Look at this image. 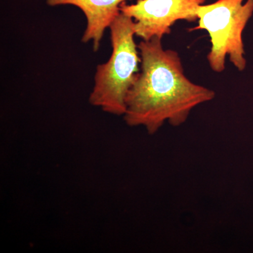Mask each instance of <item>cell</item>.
<instances>
[{
	"mask_svg": "<svg viewBox=\"0 0 253 253\" xmlns=\"http://www.w3.org/2000/svg\"><path fill=\"white\" fill-rule=\"evenodd\" d=\"M139 72L126 98L123 118L129 126H144L155 134L166 122L179 126L195 108L209 102L215 92L186 77L179 53L164 49L162 38L154 37L138 44Z\"/></svg>",
	"mask_w": 253,
	"mask_h": 253,
	"instance_id": "cell-1",
	"label": "cell"
},
{
	"mask_svg": "<svg viewBox=\"0 0 253 253\" xmlns=\"http://www.w3.org/2000/svg\"><path fill=\"white\" fill-rule=\"evenodd\" d=\"M109 28L112 54L107 62L96 68L89 101L104 112L123 116L126 94L140 71L141 59L132 18L121 12Z\"/></svg>",
	"mask_w": 253,
	"mask_h": 253,
	"instance_id": "cell-2",
	"label": "cell"
},
{
	"mask_svg": "<svg viewBox=\"0 0 253 253\" xmlns=\"http://www.w3.org/2000/svg\"><path fill=\"white\" fill-rule=\"evenodd\" d=\"M253 14V0H217L201 5L197 10L199 25L190 31L205 30L211 38L207 59L214 72L225 70L226 56L240 71L246 67L242 34Z\"/></svg>",
	"mask_w": 253,
	"mask_h": 253,
	"instance_id": "cell-3",
	"label": "cell"
},
{
	"mask_svg": "<svg viewBox=\"0 0 253 253\" xmlns=\"http://www.w3.org/2000/svg\"><path fill=\"white\" fill-rule=\"evenodd\" d=\"M205 2L206 0H137L135 4L123 2L120 10L134 20L135 36L149 41L170 34L171 27L179 20L198 21L197 10Z\"/></svg>",
	"mask_w": 253,
	"mask_h": 253,
	"instance_id": "cell-4",
	"label": "cell"
},
{
	"mask_svg": "<svg viewBox=\"0 0 253 253\" xmlns=\"http://www.w3.org/2000/svg\"><path fill=\"white\" fill-rule=\"evenodd\" d=\"M131 0H46L50 6L73 5L81 9L86 19V27L82 42H92L93 50L99 49L104 32L110 27L118 15L120 6Z\"/></svg>",
	"mask_w": 253,
	"mask_h": 253,
	"instance_id": "cell-5",
	"label": "cell"
}]
</instances>
